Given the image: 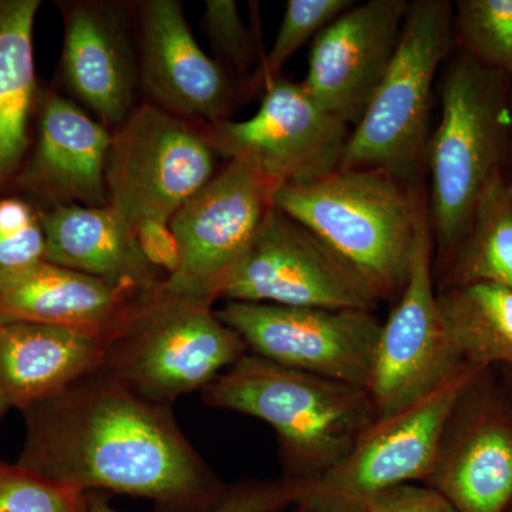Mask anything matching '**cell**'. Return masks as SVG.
Instances as JSON below:
<instances>
[{
    "label": "cell",
    "instance_id": "obj_1",
    "mask_svg": "<svg viewBox=\"0 0 512 512\" xmlns=\"http://www.w3.org/2000/svg\"><path fill=\"white\" fill-rule=\"evenodd\" d=\"M20 466L77 488L153 501L157 512H210L222 483L173 413L103 367L23 410Z\"/></svg>",
    "mask_w": 512,
    "mask_h": 512
},
{
    "label": "cell",
    "instance_id": "obj_2",
    "mask_svg": "<svg viewBox=\"0 0 512 512\" xmlns=\"http://www.w3.org/2000/svg\"><path fill=\"white\" fill-rule=\"evenodd\" d=\"M202 403L264 421L278 437L284 476L316 481L377 419L362 387L247 353L208 384Z\"/></svg>",
    "mask_w": 512,
    "mask_h": 512
},
{
    "label": "cell",
    "instance_id": "obj_3",
    "mask_svg": "<svg viewBox=\"0 0 512 512\" xmlns=\"http://www.w3.org/2000/svg\"><path fill=\"white\" fill-rule=\"evenodd\" d=\"M419 187L380 170H338L301 185H282L274 205L318 237L380 302L399 298L412 259Z\"/></svg>",
    "mask_w": 512,
    "mask_h": 512
},
{
    "label": "cell",
    "instance_id": "obj_4",
    "mask_svg": "<svg viewBox=\"0 0 512 512\" xmlns=\"http://www.w3.org/2000/svg\"><path fill=\"white\" fill-rule=\"evenodd\" d=\"M512 80L460 49L441 83V117L426 148L430 227L441 266L466 237L512 137Z\"/></svg>",
    "mask_w": 512,
    "mask_h": 512
},
{
    "label": "cell",
    "instance_id": "obj_5",
    "mask_svg": "<svg viewBox=\"0 0 512 512\" xmlns=\"http://www.w3.org/2000/svg\"><path fill=\"white\" fill-rule=\"evenodd\" d=\"M241 336L207 302L164 288L138 299L106 343L103 369L151 402L173 406L247 355Z\"/></svg>",
    "mask_w": 512,
    "mask_h": 512
},
{
    "label": "cell",
    "instance_id": "obj_6",
    "mask_svg": "<svg viewBox=\"0 0 512 512\" xmlns=\"http://www.w3.org/2000/svg\"><path fill=\"white\" fill-rule=\"evenodd\" d=\"M454 36L450 2L410 3L392 60L362 119L350 131L339 170L380 168L410 187H419L434 79Z\"/></svg>",
    "mask_w": 512,
    "mask_h": 512
},
{
    "label": "cell",
    "instance_id": "obj_7",
    "mask_svg": "<svg viewBox=\"0 0 512 512\" xmlns=\"http://www.w3.org/2000/svg\"><path fill=\"white\" fill-rule=\"evenodd\" d=\"M485 367L464 363L447 382L399 412L377 417L328 473L312 481L299 504L316 512H360L397 485L426 483L448 421Z\"/></svg>",
    "mask_w": 512,
    "mask_h": 512
},
{
    "label": "cell",
    "instance_id": "obj_8",
    "mask_svg": "<svg viewBox=\"0 0 512 512\" xmlns=\"http://www.w3.org/2000/svg\"><path fill=\"white\" fill-rule=\"evenodd\" d=\"M217 156L202 124L150 101L140 104L111 134L109 207L133 228L148 220L170 222L210 183Z\"/></svg>",
    "mask_w": 512,
    "mask_h": 512
},
{
    "label": "cell",
    "instance_id": "obj_9",
    "mask_svg": "<svg viewBox=\"0 0 512 512\" xmlns=\"http://www.w3.org/2000/svg\"><path fill=\"white\" fill-rule=\"evenodd\" d=\"M433 252L426 201L417 221L406 285L376 343L367 392L377 417L399 412L433 392L464 365L441 318Z\"/></svg>",
    "mask_w": 512,
    "mask_h": 512
},
{
    "label": "cell",
    "instance_id": "obj_10",
    "mask_svg": "<svg viewBox=\"0 0 512 512\" xmlns=\"http://www.w3.org/2000/svg\"><path fill=\"white\" fill-rule=\"evenodd\" d=\"M265 90L251 119L202 124L215 153L244 161L278 188L338 171L348 124L323 109L302 83L276 79Z\"/></svg>",
    "mask_w": 512,
    "mask_h": 512
},
{
    "label": "cell",
    "instance_id": "obj_11",
    "mask_svg": "<svg viewBox=\"0 0 512 512\" xmlns=\"http://www.w3.org/2000/svg\"><path fill=\"white\" fill-rule=\"evenodd\" d=\"M220 299L375 312L380 301L309 229L272 205Z\"/></svg>",
    "mask_w": 512,
    "mask_h": 512
},
{
    "label": "cell",
    "instance_id": "obj_12",
    "mask_svg": "<svg viewBox=\"0 0 512 512\" xmlns=\"http://www.w3.org/2000/svg\"><path fill=\"white\" fill-rule=\"evenodd\" d=\"M276 190L251 165L228 160L171 218L181 264L164 288L214 305L274 205Z\"/></svg>",
    "mask_w": 512,
    "mask_h": 512
},
{
    "label": "cell",
    "instance_id": "obj_13",
    "mask_svg": "<svg viewBox=\"0 0 512 512\" xmlns=\"http://www.w3.org/2000/svg\"><path fill=\"white\" fill-rule=\"evenodd\" d=\"M217 313L252 355L362 389L369 387L382 329L375 312L227 301Z\"/></svg>",
    "mask_w": 512,
    "mask_h": 512
},
{
    "label": "cell",
    "instance_id": "obj_14",
    "mask_svg": "<svg viewBox=\"0 0 512 512\" xmlns=\"http://www.w3.org/2000/svg\"><path fill=\"white\" fill-rule=\"evenodd\" d=\"M407 0H369L353 5L313 40L306 92L343 123H357L389 67Z\"/></svg>",
    "mask_w": 512,
    "mask_h": 512
},
{
    "label": "cell",
    "instance_id": "obj_15",
    "mask_svg": "<svg viewBox=\"0 0 512 512\" xmlns=\"http://www.w3.org/2000/svg\"><path fill=\"white\" fill-rule=\"evenodd\" d=\"M36 141L13 185L52 210L109 207L106 163L113 130L55 92L39 94Z\"/></svg>",
    "mask_w": 512,
    "mask_h": 512
},
{
    "label": "cell",
    "instance_id": "obj_16",
    "mask_svg": "<svg viewBox=\"0 0 512 512\" xmlns=\"http://www.w3.org/2000/svg\"><path fill=\"white\" fill-rule=\"evenodd\" d=\"M483 376L454 410L424 483L458 512H505L512 501V410L481 389Z\"/></svg>",
    "mask_w": 512,
    "mask_h": 512
},
{
    "label": "cell",
    "instance_id": "obj_17",
    "mask_svg": "<svg viewBox=\"0 0 512 512\" xmlns=\"http://www.w3.org/2000/svg\"><path fill=\"white\" fill-rule=\"evenodd\" d=\"M64 22L62 76L69 92L110 130L134 110L140 84L130 10L124 2L60 3Z\"/></svg>",
    "mask_w": 512,
    "mask_h": 512
},
{
    "label": "cell",
    "instance_id": "obj_18",
    "mask_svg": "<svg viewBox=\"0 0 512 512\" xmlns=\"http://www.w3.org/2000/svg\"><path fill=\"white\" fill-rule=\"evenodd\" d=\"M140 84L150 103L194 123L227 120L232 89L192 35L177 0L138 3Z\"/></svg>",
    "mask_w": 512,
    "mask_h": 512
},
{
    "label": "cell",
    "instance_id": "obj_19",
    "mask_svg": "<svg viewBox=\"0 0 512 512\" xmlns=\"http://www.w3.org/2000/svg\"><path fill=\"white\" fill-rule=\"evenodd\" d=\"M141 296L43 261L0 278V316L73 330L106 345L126 323Z\"/></svg>",
    "mask_w": 512,
    "mask_h": 512
},
{
    "label": "cell",
    "instance_id": "obj_20",
    "mask_svg": "<svg viewBox=\"0 0 512 512\" xmlns=\"http://www.w3.org/2000/svg\"><path fill=\"white\" fill-rule=\"evenodd\" d=\"M106 345L56 326L0 316V409L50 399L103 366Z\"/></svg>",
    "mask_w": 512,
    "mask_h": 512
},
{
    "label": "cell",
    "instance_id": "obj_21",
    "mask_svg": "<svg viewBox=\"0 0 512 512\" xmlns=\"http://www.w3.org/2000/svg\"><path fill=\"white\" fill-rule=\"evenodd\" d=\"M40 220L47 262L138 295L156 291L167 279L147 261L134 228L113 208L66 205L40 211Z\"/></svg>",
    "mask_w": 512,
    "mask_h": 512
},
{
    "label": "cell",
    "instance_id": "obj_22",
    "mask_svg": "<svg viewBox=\"0 0 512 512\" xmlns=\"http://www.w3.org/2000/svg\"><path fill=\"white\" fill-rule=\"evenodd\" d=\"M39 0H0V192L18 175L30 148L37 93L33 26Z\"/></svg>",
    "mask_w": 512,
    "mask_h": 512
},
{
    "label": "cell",
    "instance_id": "obj_23",
    "mask_svg": "<svg viewBox=\"0 0 512 512\" xmlns=\"http://www.w3.org/2000/svg\"><path fill=\"white\" fill-rule=\"evenodd\" d=\"M437 301L461 360L488 369L512 367V291L495 284L440 286Z\"/></svg>",
    "mask_w": 512,
    "mask_h": 512
},
{
    "label": "cell",
    "instance_id": "obj_24",
    "mask_svg": "<svg viewBox=\"0 0 512 512\" xmlns=\"http://www.w3.org/2000/svg\"><path fill=\"white\" fill-rule=\"evenodd\" d=\"M444 268L441 286L484 282L512 291V191L503 170L485 185L466 237Z\"/></svg>",
    "mask_w": 512,
    "mask_h": 512
},
{
    "label": "cell",
    "instance_id": "obj_25",
    "mask_svg": "<svg viewBox=\"0 0 512 512\" xmlns=\"http://www.w3.org/2000/svg\"><path fill=\"white\" fill-rule=\"evenodd\" d=\"M454 35L463 52L512 80V0H460Z\"/></svg>",
    "mask_w": 512,
    "mask_h": 512
},
{
    "label": "cell",
    "instance_id": "obj_26",
    "mask_svg": "<svg viewBox=\"0 0 512 512\" xmlns=\"http://www.w3.org/2000/svg\"><path fill=\"white\" fill-rule=\"evenodd\" d=\"M352 6L350 0H289L274 46L259 63L258 82L265 89L271 86L284 64L308 40L315 39Z\"/></svg>",
    "mask_w": 512,
    "mask_h": 512
},
{
    "label": "cell",
    "instance_id": "obj_27",
    "mask_svg": "<svg viewBox=\"0 0 512 512\" xmlns=\"http://www.w3.org/2000/svg\"><path fill=\"white\" fill-rule=\"evenodd\" d=\"M0 512H90L89 494L0 461Z\"/></svg>",
    "mask_w": 512,
    "mask_h": 512
},
{
    "label": "cell",
    "instance_id": "obj_28",
    "mask_svg": "<svg viewBox=\"0 0 512 512\" xmlns=\"http://www.w3.org/2000/svg\"><path fill=\"white\" fill-rule=\"evenodd\" d=\"M46 261L40 211L19 197L0 198V278Z\"/></svg>",
    "mask_w": 512,
    "mask_h": 512
},
{
    "label": "cell",
    "instance_id": "obj_29",
    "mask_svg": "<svg viewBox=\"0 0 512 512\" xmlns=\"http://www.w3.org/2000/svg\"><path fill=\"white\" fill-rule=\"evenodd\" d=\"M309 490V481L282 476L274 480L244 481L229 485L227 495L210 512H284L298 505ZM90 512H121L100 494H89Z\"/></svg>",
    "mask_w": 512,
    "mask_h": 512
},
{
    "label": "cell",
    "instance_id": "obj_30",
    "mask_svg": "<svg viewBox=\"0 0 512 512\" xmlns=\"http://www.w3.org/2000/svg\"><path fill=\"white\" fill-rule=\"evenodd\" d=\"M212 46L239 74H247L259 53L234 0H207L202 16Z\"/></svg>",
    "mask_w": 512,
    "mask_h": 512
},
{
    "label": "cell",
    "instance_id": "obj_31",
    "mask_svg": "<svg viewBox=\"0 0 512 512\" xmlns=\"http://www.w3.org/2000/svg\"><path fill=\"white\" fill-rule=\"evenodd\" d=\"M360 512H458L439 491L427 484L397 485L370 498Z\"/></svg>",
    "mask_w": 512,
    "mask_h": 512
},
{
    "label": "cell",
    "instance_id": "obj_32",
    "mask_svg": "<svg viewBox=\"0 0 512 512\" xmlns=\"http://www.w3.org/2000/svg\"><path fill=\"white\" fill-rule=\"evenodd\" d=\"M138 245L148 262L163 272L174 275L181 264L180 247L170 228V222L148 220L134 227Z\"/></svg>",
    "mask_w": 512,
    "mask_h": 512
},
{
    "label": "cell",
    "instance_id": "obj_33",
    "mask_svg": "<svg viewBox=\"0 0 512 512\" xmlns=\"http://www.w3.org/2000/svg\"><path fill=\"white\" fill-rule=\"evenodd\" d=\"M296 512H316V511L312 510V508L308 507V505L298 504V505H296Z\"/></svg>",
    "mask_w": 512,
    "mask_h": 512
},
{
    "label": "cell",
    "instance_id": "obj_34",
    "mask_svg": "<svg viewBox=\"0 0 512 512\" xmlns=\"http://www.w3.org/2000/svg\"><path fill=\"white\" fill-rule=\"evenodd\" d=\"M5 414H6V413H5V412H3V410H2V409H0V420H2V417H3V416H5Z\"/></svg>",
    "mask_w": 512,
    "mask_h": 512
},
{
    "label": "cell",
    "instance_id": "obj_35",
    "mask_svg": "<svg viewBox=\"0 0 512 512\" xmlns=\"http://www.w3.org/2000/svg\"><path fill=\"white\" fill-rule=\"evenodd\" d=\"M511 103H512V99H511ZM508 183H510V187H511V191H512V178H511V180H508Z\"/></svg>",
    "mask_w": 512,
    "mask_h": 512
}]
</instances>
